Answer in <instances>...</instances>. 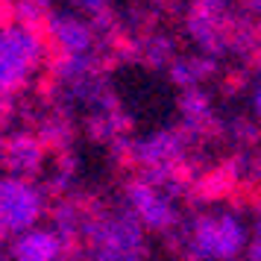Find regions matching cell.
<instances>
[{
  "mask_svg": "<svg viewBox=\"0 0 261 261\" xmlns=\"http://www.w3.org/2000/svg\"><path fill=\"white\" fill-rule=\"evenodd\" d=\"M129 200V212L141 220V226L153 229V232H165L176 223V208L167 200L153 182H132L126 191Z\"/></svg>",
  "mask_w": 261,
  "mask_h": 261,
  "instance_id": "4",
  "label": "cell"
},
{
  "mask_svg": "<svg viewBox=\"0 0 261 261\" xmlns=\"http://www.w3.org/2000/svg\"><path fill=\"white\" fill-rule=\"evenodd\" d=\"M255 235L261 238V208H258V214H255Z\"/></svg>",
  "mask_w": 261,
  "mask_h": 261,
  "instance_id": "11",
  "label": "cell"
},
{
  "mask_svg": "<svg viewBox=\"0 0 261 261\" xmlns=\"http://www.w3.org/2000/svg\"><path fill=\"white\" fill-rule=\"evenodd\" d=\"M53 36L59 38V44L68 53H80V50L88 47V33H85V27L73 24V21H56L53 24Z\"/></svg>",
  "mask_w": 261,
  "mask_h": 261,
  "instance_id": "8",
  "label": "cell"
},
{
  "mask_svg": "<svg viewBox=\"0 0 261 261\" xmlns=\"http://www.w3.org/2000/svg\"><path fill=\"white\" fill-rule=\"evenodd\" d=\"M44 212L41 191L24 176H6L0 185V226L6 235H24L36 229V220Z\"/></svg>",
  "mask_w": 261,
  "mask_h": 261,
  "instance_id": "3",
  "label": "cell"
},
{
  "mask_svg": "<svg viewBox=\"0 0 261 261\" xmlns=\"http://www.w3.org/2000/svg\"><path fill=\"white\" fill-rule=\"evenodd\" d=\"M247 249V229L232 212L202 214L188 229V252L197 261H232Z\"/></svg>",
  "mask_w": 261,
  "mask_h": 261,
  "instance_id": "1",
  "label": "cell"
},
{
  "mask_svg": "<svg viewBox=\"0 0 261 261\" xmlns=\"http://www.w3.org/2000/svg\"><path fill=\"white\" fill-rule=\"evenodd\" d=\"M38 59V41L27 30L3 33V88H18Z\"/></svg>",
  "mask_w": 261,
  "mask_h": 261,
  "instance_id": "5",
  "label": "cell"
},
{
  "mask_svg": "<svg viewBox=\"0 0 261 261\" xmlns=\"http://www.w3.org/2000/svg\"><path fill=\"white\" fill-rule=\"evenodd\" d=\"M65 238L53 229H30L12 241V261H59Z\"/></svg>",
  "mask_w": 261,
  "mask_h": 261,
  "instance_id": "6",
  "label": "cell"
},
{
  "mask_svg": "<svg viewBox=\"0 0 261 261\" xmlns=\"http://www.w3.org/2000/svg\"><path fill=\"white\" fill-rule=\"evenodd\" d=\"M97 261H147L144 232L135 214H112L88 226Z\"/></svg>",
  "mask_w": 261,
  "mask_h": 261,
  "instance_id": "2",
  "label": "cell"
},
{
  "mask_svg": "<svg viewBox=\"0 0 261 261\" xmlns=\"http://www.w3.org/2000/svg\"><path fill=\"white\" fill-rule=\"evenodd\" d=\"M252 106H255V115L261 120V85H258V91H255V97H252Z\"/></svg>",
  "mask_w": 261,
  "mask_h": 261,
  "instance_id": "10",
  "label": "cell"
},
{
  "mask_svg": "<svg viewBox=\"0 0 261 261\" xmlns=\"http://www.w3.org/2000/svg\"><path fill=\"white\" fill-rule=\"evenodd\" d=\"M41 159V147H38L30 135H18L12 141H6V167L12 170V176H30L38 167Z\"/></svg>",
  "mask_w": 261,
  "mask_h": 261,
  "instance_id": "7",
  "label": "cell"
},
{
  "mask_svg": "<svg viewBox=\"0 0 261 261\" xmlns=\"http://www.w3.org/2000/svg\"><path fill=\"white\" fill-rule=\"evenodd\" d=\"M244 255H247V261H261V238H255V241L249 244Z\"/></svg>",
  "mask_w": 261,
  "mask_h": 261,
  "instance_id": "9",
  "label": "cell"
}]
</instances>
